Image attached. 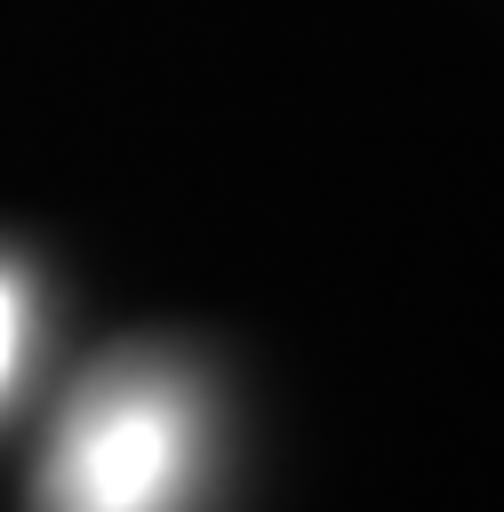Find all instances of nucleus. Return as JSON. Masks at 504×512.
I'll return each mask as SVG.
<instances>
[{
	"instance_id": "f257e3e1",
	"label": "nucleus",
	"mask_w": 504,
	"mask_h": 512,
	"mask_svg": "<svg viewBox=\"0 0 504 512\" xmlns=\"http://www.w3.org/2000/svg\"><path fill=\"white\" fill-rule=\"evenodd\" d=\"M200 472V392L168 368L96 376L48 456V512H184Z\"/></svg>"
},
{
	"instance_id": "f03ea898",
	"label": "nucleus",
	"mask_w": 504,
	"mask_h": 512,
	"mask_svg": "<svg viewBox=\"0 0 504 512\" xmlns=\"http://www.w3.org/2000/svg\"><path fill=\"white\" fill-rule=\"evenodd\" d=\"M16 360H24V288L0 272V392H8Z\"/></svg>"
}]
</instances>
